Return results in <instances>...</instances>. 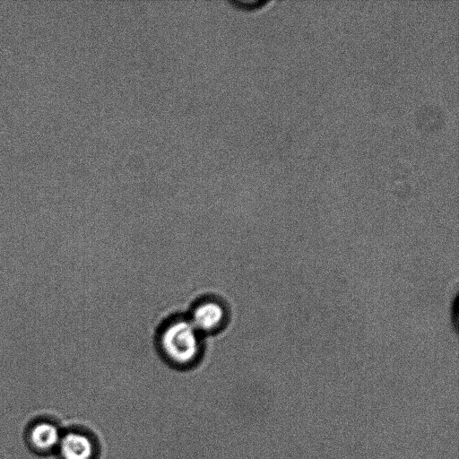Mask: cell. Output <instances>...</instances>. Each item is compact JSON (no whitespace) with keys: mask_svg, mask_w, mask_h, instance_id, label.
<instances>
[{"mask_svg":"<svg viewBox=\"0 0 459 459\" xmlns=\"http://www.w3.org/2000/svg\"><path fill=\"white\" fill-rule=\"evenodd\" d=\"M159 346L164 359L171 365L178 368L192 366L200 356L199 332L189 319H174L160 332Z\"/></svg>","mask_w":459,"mask_h":459,"instance_id":"6da1fadb","label":"cell"},{"mask_svg":"<svg viewBox=\"0 0 459 459\" xmlns=\"http://www.w3.org/2000/svg\"><path fill=\"white\" fill-rule=\"evenodd\" d=\"M60 459H96L98 447L92 437L83 431H69L57 446Z\"/></svg>","mask_w":459,"mask_h":459,"instance_id":"7a4b0ae2","label":"cell"},{"mask_svg":"<svg viewBox=\"0 0 459 459\" xmlns=\"http://www.w3.org/2000/svg\"><path fill=\"white\" fill-rule=\"evenodd\" d=\"M226 312L222 305L213 299L198 303L188 318L195 329L200 332H214L220 329L225 321Z\"/></svg>","mask_w":459,"mask_h":459,"instance_id":"3957f363","label":"cell"},{"mask_svg":"<svg viewBox=\"0 0 459 459\" xmlns=\"http://www.w3.org/2000/svg\"><path fill=\"white\" fill-rule=\"evenodd\" d=\"M61 438L58 428L48 421H39L28 432V442L34 451L49 453L57 448Z\"/></svg>","mask_w":459,"mask_h":459,"instance_id":"277c9868","label":"cell"}]
</instances>
